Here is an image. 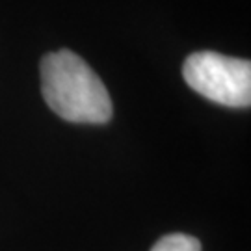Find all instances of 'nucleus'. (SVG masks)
<instances>
[{"instance_id": "obj_1", "label": "nucleus", "mask_w": 251, "mask_h": 251, "mask_svg": "<svg viewBox=\"0 0 251 251\" xmlns=\"http://www.w3.org/2000/svg\"><path fill=\"white\" fill-rule=\"evenodd\" d=\"M41 91L54 114L71 123H106L112 99L97 73L67 49L41 60Z\"/></svg>"}, {"instance_id": "obj_2", "label": "nucleus", "mask_w": 251, "mask_h": 251, "mask_svg": "<svg viewBox=\"0 0 251 251\" xmlns=\"http://www.w3.org/2000/svg\"><path fill=\"white\" fill-rule=\"evenodd\" d=\"M182 76L192 90L218 104L231 108L251 104V63L248 60L201 50L186 58Z\"/></svg>"}, {"instance_id": "obj_3", "label": "nucleus", "mask_w": 251, "mask_h": 251, "mask_svg": "<svg viewBox=\"0 0 251 251\" xmlns=\"http://www.w3.org/2000/svg\"><path fill=\"white\" fill-rule=\"evenodd\" d=\"M151 251H201V244L190 234L173 233L162 236Z\"/></svg>"}]
</instances>
